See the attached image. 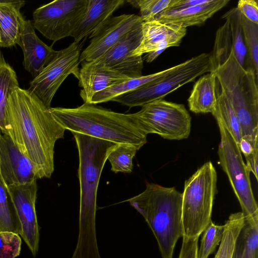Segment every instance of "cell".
I'll return each mask as SVG.
<instances>
[{"label": "cell", "mask_w": 258, "mask_h": 258, "mask_svg": "<svg viewBox=\"0 0 258 258\" xmlns=\"http://www.w3.org/2000/svg\"><path fill=\"white\" fill-rule=\"evenodd\" d=\"M0 38H1V30H0Z\"/></svg>", "instance_id": "obj_42"}, {"label": "cell", "mask_w": 258, "mask_h": 258, "mask_svg": "<svg viewBox=\"0 0 258 258\" xmlns=\"http://www.w3.org/2000/svg\"><path fill=\"white\" fill-rule=\"evenodd\" d=\"M225 225H217L211 221L205 230L198 251V258H208L221 242Z\"/></svg>", "instance_id": "obj_34"}, {"label": "cell", "mask_w": 258, "mask_h": 258, "mask_svg": "<svg viewBox=\"0 0 258 258\" xmlns=\"http://www.w3.org/2000/svg\"><path fill=\"white\" fill-rule=\"evenodd\" d=\"M130 78L95 61H83L78 78L79 85L82 88L80 95L84 103H89L96 93Z\"/></svg>", "instance_id": "obj_17"}, {"label": "cell", "mask_w": 258, "mask_h": 258, "mask_svg": "<svg viewBox=\"0 0 258 258\" xmlns=\"http://www.w3.org/2000/svg\"><path fill=\"white\" fill-rule=\"evenodd\" d=\"M241 16V14L235 7L227 11L222 16V18L229 23L234 53L239 63L244 68L246 51L244 44Z\"/></svg>", "instance_id": "obj_30"}, {"label": "cell", "mask_w": 258, "mask_h": 258, "mask_svg": "<svg viewBox=\"0 0 258 258\" xmlns=\"http://www.w3.org/2000/svg\"><path fill=\"white\" fill-rule=\"evenodd\" d=\"M175 66L162 71L147 76L132 78L114 86L96 93L91 99L90 104H96L111 101L114 98L131 92L138 88L170 73Z\"/></svg>", "instance_id": "obj_23"}, {"label": "cell", "mask_w": 258, "mask_h": 258, "mask_svg": "<svg viewBox=\"0 0 258 258\" xmlns=\"http://www.w3.org/2000/svg\"><path fill=\"white\" fill-rule=\"evenodd\" d=\"M0 175L7 187L39 179L29 159L9 135L4 134L0 139Z\"/></svg>", "instance_id": "obj_15"}, {"label": "cell", "mask_w": 258, "mask_h": 258, "mask_svg": "<svg viewBox=\"0 0 258 258\" xmlns=\"http://www.w3.org/2000/svg\"><path fill=\"white\" fill-rule=\"evenodd\" d=\"M127 201L151 229L162 258H172L175 244L183 235L182 193L174 187L147 183L143 192Z\"/></svg>", "instance_id": "obj_4"}, {"label": "cell", "mask_w": 258, "mask_h": 258, "mask_svg": "<svg viewBox=\"0 0 258 258\" xmlns=\"http://www.w3.org/2000/svg\"><path fill=\"white\" fill-rule=\"evenodd\" d=\"M233 49L232 40L229 23L224 24L217 30L213 50L211 53L212 71L225 62Z\"/></svg>", "instance_id": "obj_31"}, {"label": "cell", "mask_w": 258, "mask_h": 258, "mask_svg": "<svg viewBox=\"0 0 258 258\" xmlns=\"http://www.w3.org/2000/svg\"><path fill=\"white\" fill-rule=\"evenodd\" d=\"M22 1L0 0V47L8 48L18 44L25 20L20 9Z\"/></svg>", "instance_id": "obj_20"}, {"label": "cell", "mask_w": 258, "mask_h": 258, "mask_svg": "<svg viewBox=\"0 0 258 258\" xmlns=\"http://www.w3.org/2000/svg\"><path fill=\"white\" fill-rule=\"evenodd\" d=\"M229 2V0H213L209 4L188 8L169 10L158 15L154 20L171 23L183 28L204 23Z\"/></svg>", "instance_id": "obj_19"}, {"label": "cell", "mask_w": 258, "mask_h": 258, "mask_svg": "<svg viewBox=\"0 0 258 258\" xmlns=\"http://www.w3.org/2000/svg\"><path fill=\"white\" fill-rule=\"evenodd\" d=\"M258 148L254 149L253 152L249 155L245 157L246 161L245 164L248 170L251 172L254 175L256 180H258Z\"/></svg>", "instance_id": "obj_38"}, {"label": "cell", "mask_w": 258, "mask_h": 258, "mask_svg": "<svg viewBox=\"0 0 258 258\" xmlns=\"http://www.w3.org/2000/svg\"><path fill=\"white\" fill-rule=\"evenodd\" d=\"M142 38L140 44L133 55L142 56L151 62L166 49L180 45L186 34V28L171 23L154 20L143 22L142 26Z\"/></svg>", "instance_id": "obj_16"}, {"label": "cell", "mask_w": 258, "mask_h": 258, "mask_svg": "<svg viewBox=\"0 0 258 258\" xmlns=\"http://www.w3.org/2000/svg\"><path fill=\"white\" fill-rule=\"evenodd\" d=\"M138 150L135 146L130 144H117L107 159L111 164V170L115 173L132 172L133 159Z\"/></svg>", "instance_id": "obj_32"}, {"label": "cell", "mask_w": 258, "mask_h": 258, "mask_svg": "<svg viewBox=\"0 0 258 258\" xmlns=\"http://www.w3.org/2000/svg\"><path fill=\"white\" fill-rule=\"evenodd\" d=\"M239 149L244 157L247 156L251 154L254 149L253 148L250 143L246 139L241 138L239 143L237 144Z\"/></svg>", "instance_id": "obj_40"}, {"label": "cell", "mask_w": 258, "mask_h": 258, "mask_svg": "<svg viewBox=\"0 0 258 258\" xmlns=\"http://www.w3.org/2000/svg\"><path fill=\"white\" fill-rule=\"evenodd\" d=\"M189 110L195 113H212L216 105V77L213 72L200 77L187 99Z\"/></svg>", "instance_id": "obj_22"}, {"label": "cell", "mask_w": 258, "mask_h": 258, "mask_svg": "<svg viewBox=\"0 0 258 258\" xmlns=\"http://www.w3.org/2000/svg\"><path fill=\"white\" fill-rule=\"evenodd\" d=\"M241 21L246 51L244 68L252 70L258 78V24L242 15Z\"/></svg>", "instance_id": "obj_29"}, {"label": "cell", "mask_w": 258, "mask_h": 258, "mask_svg": "<svg viewBox=\"0 0 258 258\" xmlns=\"http://www.w3.org/2000/svg\"><path fill=\"white\" fill-rule=\"evenodd\" d=\"M236 8L247 19L258 24L257 0H239Z\"/></svg>", "instance_id": "obj_36"}, {"label": "cell", "mask_w": 258, "mask_h": 258, "mask_svg": "<svg viewBox=\"0 0 258 258\" xmlns=\"http://www.w3.org/2000/svg\"><path fill=\"white\" fill-rule=\"evenodd\" d=\"M2 134L3 133H2V130H1V128H0V139H1V136H2ZM0 176H1V175H0Z\"/></svg>", "instance_id": "obj_41"}, {"label": "cell", "mask_w": 258, "mask_h": 258, "mask_svg": "<svg viewBox=\"0 0 258 258\" xmlns=\"http://www.w3.org/2000/svg\"><path fill=\"white\" fill-rule=\"evenodd\" d=\"M6 135L35 166L39 179L50 178L54 169L56 142L65 129L50 110L28 89L16 87L6 106Z\"/></svg>", "instance_id": "obj_1"}, {"label": "cell", "mask_w": 258, "mask_h": 258, "mask_svg": "<svg viewBox=\"0 0 258 258\" xmlns=\"http://www.w3.org/2000/svg\"><path fill=\"white\" fill-rule=\"evenodd\" d=\"M211 72V53H202L175 66L174 69L167 74L134 91L116 97L111 101L129 108L142 106L152 101L163 99L180 87Z\"/></svg>", "instance_id": "obj_7"}, {"label": "cell", "mask_w": 258, "mask_h": 258, "mask_svg": "<svg viewBox=\"0 0 258 258\" xmlns=\"http://www.w3.org/2000/svg\"><path fill=\"white\" fill-rule=\"evenodd\" d=\"M21 225L20 235L33 255L37 253L39 228L35 210L37 185L36 180L7 187Z\"/></svg>", "instance_id": "obj_14"}, {"label": "cell", "mask_w": 258, "mask_h": 258, "mask_svg": "<svg viewBox=\"0 0 258 258\" xmlns=\"http://www.w3.org/2000/svg\"><path fill=\"white\" fill-rule=\"evenodd\" d=\"M213 0H177L170 10L181 9L189 7L203 5L212 2Z\"/></svg>", "instance_id": "obj_39"}, {"label": "cell", "mask_w": 258, "mask_h": 258, "mask_svg": "<svg viewBox=\"0 0 258 258\" xmlns=\"http://www.w3.org/2000/svg\"><path fill=\"white\" fill-rule=\"evenodd\" d=\"M133 116L149 134H156L171 140L188 137L191 117L184 105L159 99L147 103Z\"/></svg>", "instance_id": "obj_9"}, {"label": "cell", "mask_w": 258, "mask_h": 258, "mask_svg": "<svg viewBox=\"0 0 258 258\" xmlns=\"http://www.w3.org/2000/svg\"><path fill=\"white\" fill-rule=\"evenodd\" d=\"M79 157V235L72 258H101L96 232L97 189L107 157L117 144L72 132Z\"/></svg>", "instance_id": "obj_2"}, {"label": "cell", "mask_w": 258, "mask_h": 258, "mask_svg": "<svg viewBox=\"0 0 258 258\" xmlns=\"http://www.w3.org/2000/svg\"><path fill=\"white\" fill-rule=\"evenodd\" d=\"M21 230V225L13 200L0 176V232L8 231L20 234Z\"/></svg>", "instance_id": "obj_27"}, {"label": "cell", "mask_w": 258, "mask_h": 258, "mask_svg": "<svg viewBox=\"0 0 258 258\" xmlns=\"http://www.w3.org/2000/svg\"><path fill=\"white\" fill-rule=\"evenodd\" d=\"M80 42L74 41L67 48L56 51L51 61L30 82L28 90L47 108H51L55 93L70 75L78 79L81 53Z\"/></svg>", "instance_id": "obj_11"}, {"label": "cell", "mask_w": 258, "mask_h": 258, "mask_svg": "<svg viewBox=\"0 0 258 258\" xmlns=\"http://www.w3.org/2000/svg\"><path fill=\"white\" fill-rule=\"evenodd\" d=\"M123 0H88L86 12L72 37L80 42L90 36L120 6Z\"/></svg>", "instance_id": "obj_21"}, {"label": "cell", "mask_w": 258, "mask_h": 258, "mask_svg": "<svg viewBox=\"0 0 258 258\" xmlns=\"http://www.w3.org/2000/svg\"><path fill=\"white\" fill-rule=\"evenodd\" d=\"M216 105L212 113L219 119L238 144L242 138L240 124L229 100L221 89L216 79Z\"/></svg>", "instance_id": "obj_24"}, {"label": "cell", "mask_w": 258, "mask_h": 258, "mask_svg": "<svg viewBox=\"0 0 258 258\" xmlns=\"http://www.w3.org/2000/svg\"><path fill=\"white\" fill-rule=\"evenodd\" d=\"M142 26L127 33L104 53L93 61L131 78L142 76L144 67L143 57L133 55L142 40Z\"/></svg>", "instance_id": "obj_13"}, {"label": "cell", "mask_w": 258, "mask_h": 258, "mask_svg": "<svg viewBox=\"0 0 258 258\" xmlns=\"http://www.w3.org/2000/svg\"><path fill=\"white\" fill-rule=\"evenodd\" d=\"M19 234L8 231L0 232V258H16L21 249Z\"/></svg>", "instance_id": "obj_35"}, {"label": "cell", "mask_w": 258, "mask_h": 258, "mask_svg": "<svg viewBox=\"0 0 258 258\" xmlns=\"http://www.w3.org/2000/svg\"><path fill=\"white\" fill-rule=\"evenodd\" d=\"M216 120L221 136L218 150L220 164L239 202L244 220L258 221V206L251 188L250 172L237 143L222 122Z\"/></svg>", "instance_id": "obj_8"}, {"label": "cell", "mask_w": 258, "mask_h": 258, "mask_svg": "<svg viewBox=\"0 0 258 258\" xmlns=\"http://www.w3.org/2000/svg\"><path fill=\"white\" fill-rule=\"evenodd\" d=\"M88 0H55L33 12V25L43 36L54 42L72 37L82 20Z\"/></svg>", "instance_id": "obj_10"}, {"label": "cell", "mask_w": 258, "mask_h": 258, "mask_svg": "<svg viewBox=\"0 0 258 258\" xmlns=\"http://www.w3.org/2000/svg\"><path fill=\"white\" fill-rule=\"evenodd\" d=\"M244 221V218L241 212L230 215L224 224L223 236L214 258H232L236 240Z\"/></svg>", "instance_id": "obj_28"}, {"label": "cell", "mask_w": 258, "mask_h": 258, "mask_svg": "<svg viewBox=\"0 0 258 258\" xmlns=\"http://www.w3.org/2000/svg\"><path fill=\"white\" fill-rule=\"evenodd\" d=\"M19 87L17 74L0 51V128L6 134V106L11 92Z\"/></svg>", "instance_id": "obj_26"}, {"label": "cell", "mask_w": 258, "mask_h": 258, "mask_svg": "<svg viewBox=\"0 0 258 258\" xmlns=\"http://www.w3.org/2000/svg\"><path fill=\"white\" fill-rule=\"evenodd\" d=\"M199 238L182 237L179 258H198Z\"/></svg>", "instance_id": "obj_37"}, {"label": "cell", "mask_w": 258, "mask_h": 258, "mask_svg": "<svg viewBox=\"0 0 258 258\" xmlns=\"http://www.w3.org/2000/svg\"><path fill=\"white\" fill-rule=\"evenodd\" d=\"M177 0L128 1L134 7L139 8L140 17L143 22L154 21L162 13L169 10Z\"/></svg>", "instance_id": "obj_33"}, {"label": "cell", "mask_w": 258, "mask_h": 258, "mask_svg": "<svg viewBox=\"0 0 258 258\" xmlns=\"http://www.w3.org/2000/svg\"><path fill=\"white\" fill-rule=\"evenodd\" d=\"M217 179L215 168L208 161L185 181L182 193V237L199 238L212 221Z\"/></svg>", "instance_id": "obj_6"}, {"label": "cell", "mask_w": 258, "mask_h": 258, "mask_svg": "<svg viewBox=\"0 0 258 258\" xmlns=\"http://www.w3.org/2000/svg\"><path fill=\"white\" fill-rule=\"evenodd\" d=\"M65 129L115 144H130L139 150L147 142V134L132 114L116 112L84 103L76 108L51 107Z\"/></svg>", "instance_id": "obj_3"}, {"label": "cell", "mask_w": 258, "mask_h": 258, "mask_svg": "<svg viewBox=\"0 0 258 258\" xmlns=\"http://www.w3.org/2000/svg\"><path fill=\"white\" fill-rule=\"evenodd\" d=\"M18 45L23 53L24 69L35 78L51 61L56 51L37 36L32 22L25 20Z\"/></svg>", "instance_id": "obj_18"}, {"label": "cell", "mask_w": 258, "mask_h": 258, "mask_svg": "<svg viewBox=\"0 0 258 258\" xmlns=\"http://www.w3.org/2000/svg\"><path fill=\"white\" fill-rule=\"evenodd\" d=\"M258 221L244 220L237 236L232 258H258Z\"/></svg>", "instance_id": "obj_25"}, {"label": "cell", "mask_w": 258, "mask_h": 258, "mask_svg": "<svg viewBox=\"0 0 258 258\" xmlns=\"http://www.w3.org/2000/svg\"><path fill=\"white\" fill-rule=\"evenodd\" d=\"M143 23L140 16L135 14L110 17L90 35L91 41L81 53L80 62L97 59Z\"/></svg>", "instance_id": "obj_12"}, {"label": "cell", "mask_w": 258, "mask_h": 258, "mask_svg": "<svg viewBox=\"0 0 258 258\" xmlns=\"http://www.w3.org/2000/svg\"><path fill=\"white\" fill-rule=\"evenodd\" d=\"M212 72L236 112L242 138L258 148V78L240 65L233 49L226 61Z\"/></svg>", "instance_id": "obj_5"}]
</instances>
